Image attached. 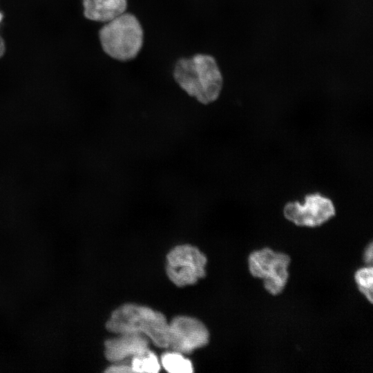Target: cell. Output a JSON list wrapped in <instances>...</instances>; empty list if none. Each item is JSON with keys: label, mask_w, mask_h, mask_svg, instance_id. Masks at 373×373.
<instances>
[{"label": "cell", "mask_w": 373, "mask_h": 373, "mask_svg": "<svg viewBox=\"0 0 373 373\" xmlns=\"http://www.w3.org/2000/svg\"><path fill=\"white\" fill-rule=\"evenodd\" d=\"M166 260V274L178 287L193 285L206 274V256L195 247L177 246L169 253Z\"/></svg>", "instance_id": "5"}, {"label": "cell", "mask_w": 373, "mask_h": 373, "mask_svg": "<svg viewBox=\"0 0 373 373\" xmlns=\"http://www.w3.org/2000/svg\"><path fill=\"white\" fill-rule=\"evenodd\" d=\"M104 51L111 58L126 61L136 57L144 40L142 27L131 13H123L106 22L99 31Z\"/></svg>", "instance_id": "3"}, {"label": "cell", "mask_w": 373, "mask_h": 373, "mask_svg": "<svg viewBox=\"0 0 373 373\" xmlns=\"http://www.w3.org/2000/svg\"><path fill=\"white\" fill-rule=\"evenodd\" d=\"M84 15L87 19L106 23L124 13L127 0H82Z\"/></svg>", "instance_id": "9"}, {"label": "cell", "mask_w": 373, "mask_h": 373, "mask_svg": "<svg viewBox=\"0 0 373 373\" xmlns=\"http://www.w3.org/2000/svg\"><path fill=\"white\" fill-rule=\"evenodd\" d=\"M173 77L182 89L202 104L215 102L222 88L221 72L214 57L209 55L197 54L178 59Z\"/></svg>", "instance_id": "1"}, {"label": "cell", "mask_w": 373, "mask_h": 373, "mask_svg": "<svg viewBox=\"0 0 373 373\" xmlns=\"http://www.w3.org/2000/svg\"><path fill=\"white\" fill-rule=\"evenodd\" d=\"M106 372H133L131 365L124 363L122 362L115 363V365H113L108 367L106 370Z\"/></svg>", "instance_id": "13"}, {"label": "cell", "mask_w": 373, "mask_h": 373, "mask_svg": "<svg viewBox=\"0 0 373 373\" xmlns=\"http://www.w3.org/2000/svg\"><path fill=\"white\" fill-rule=\"evenodd\" d=\"M131 367L133 372L156 373L160 370L157 356L150 350L132 357Z\"/></svg>", "instance_id": "11"}, {"label": "cell", "mask_w": 373, "mask_h": 373, "mask_svg": "<svg viewBox=\"0 0 373 373\" xmlns=\"http://www.w3.org/2000/svg\"><path fill=\"white\" fill-rule=\"evenodd\" d=\"M106 329L115 334L140 333L157 347H169V323L166 318L147 307L128 303L118 307L112 313Z\"/></svg>", "instance_id": "2"}, {"label": "cell", "mask_w": 373, "mask_h": 373, "mask_svg": "<svg viewBox=\"0 0 373 373\" xmlns=\"http://www.w3.org/2000/svg\"><path fill=\"white\" fill-rule=\"evenodd\" d=\"M288 255L265 247L254 251L248 258L251 274L263 280L265 289L272 295L283 291L288 280Z\"/></svg>", "instance_id": "4"}, {"label": "cell", "mask_w": 373, "mask_h": 373, "mask_svg": "<svg viewBox=\"0 0 373 373\" xmlns=\"http://www.w3.org/2000/svg\"><path fill=\"white\" fill-rule=\"evenodd\" d=\"M104 343L106 358L114 363L122 362L129 358L144 354L149 350V338L135 332L117 334Z\"/></svg>", "instance_id": "8"}, {"label": "cell", "mask_w": 373, "mask_h": 373, "mask_svg": "<svg viewBox=\"0 0 373 373\" xmlns=\"http://www.w3.org/2000/svg\"><path fill=\"white\" fill-rule=\"evenodd\" d=\"M372 243L370 242V245L366 247L363 258L366 264L367 265H372V258H373V249H372Z\"/></svg>", "instance_id": "14"}, {"label": "cell", "mask_w": 373, "mask_h": 373, "mask_svg": "<svg viewBox=\"0 0 373 373\" xmlns=\"http://www.w3.org/2000/svg\"><path fill=\"white\" fill-rule=\"evenodd\" d=\"M165 370L171 373H191L193 371L191 362L180 352H166L161 358Z\"/></svg>", "instance_id": "10"}, {"label": "cell", "mask_w": 373, "mask_h": 373, "mask_svg": "<svg viewBox=\"0 0 373 373\" xmlns=\"http://www.w3.org/2000/svg\"><path fill=\"white\" fill-rule=\"evenodd\" d=\"M209 341V332L196 318L178 316L169 323V347L175 352L190 353L204 346Z\"/></svg>", "instance_id": "7"}, {"label": "cell", "mask_w": 373, "mask_h": 373, "mask_svg": "<svg viewBox=\"0 0 373 373\" xmlns=\"http://www.w3.org/2000/svg\"><path fill=\"white\" fill-rule=\"evenodd\" d=\"M5 49H6L5 43H4L3 39H2V37L0 36V58L4 54Z\"/></svg>", "instance_id": "15"}, {"label": "cell", "mask_w": 373, "mask_h": 373, "mask_svg": "<svg viewBox=\"0 0 373 373\" xmlns=\"http://www.w3.org/2000/svg\"><path fill=\"white\" fill-rule=\"evenodd\" d=\"M354 277L359 290L369 302L372 303L373 269L372 266L358 269Z\"/></svg>", "instance_id": "12"}, {"label": "cell", "mask_w": 373, "mask_h": 373, "mask_svg": "<svg viewBox=\"0 0 373 373\" xmlns=\"http://www.w3.org/2000/svg\"><path fill=\"white\" fill-rule=\"evenodd\" d=\"M332 202L319 193L306 195L305 202H289L284 208L285 218L298 226L317 227L335 215Z\"/></svg>", "instance_id": "6"}]
</instances>
